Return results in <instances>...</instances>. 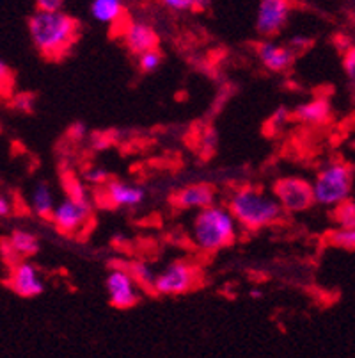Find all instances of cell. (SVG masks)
<instances>
[{"instance_id": "cell-29", "label": "cell", "mask_w": 355, "mask_h": 358, "mask_svg": "<svg viewBox=\"0 0 355 358\" xmlns=\"http://www.w3.org/2000/svg\"><path fill=\"white\" fill-rule=\"evenodd\" d=\"M13 70L9 64L0 57V95H9L13 90Z\"/></svg>"}, {"instance_id": "cell-27", "label": "cell", "mask_w": 355, "mask_h": 358, "mask_svg": "<svg viewBox=\"0 0 355 358\" xmlns=\"http://www.w3.org/2000/svg\"><path fill=\"white\" fill-rule=\"evenodd\" d=\"M219 146V134L215 129H206L199 138V152L204 157H210Z\"/></svg>"}, {"instance_id": "cell-6", "label": "cell", "mask_w": 355, "mask_h": 358, "mask_svg": "<svg viewBox=\"0 0 355 358\" xmlns=\"http://www.w3.org/2000/svg\"><path fill=\"white\" fill-rule=\"evenodd\" d=\"M272 194L278 198L285 213L288 214L305 213L315 203L312 184L301 177L278 178L272 185Z\"/></svg>"}, {"instance_id": "cell-14", "label": "cell", "mask_w": 355, "mask_h": 358, "mask_svg": "<svg viewBox=\"0 0 355 358\" xmlns=\"http://www.w3.org/2000/svg\"><path fill=\"white\" fill-rule=\"evenodd\" d=\"M215 198L217 194H215L213 187L210 184L199 182V184H190L178 191L174 196V203L178 209L201 210L213 205Z\"/></svg>"}, {"instance_id": "cell-12", "label": "cell", "mask_w": 355, "mask_h": 358, "mask_svg": "<svg viewBox=\"0 0 355 358\" xmlns=\"http://www.w3.org/2000/svg\"><path fill=\"white\" fill-rule=\"evenodd\" d=\"M256 55H258L262 66L272 73H282L295 63V50L289 45L278 43L270 38H265L262 43H258Z\"/></svg>"}, {"instance_id": "cell-33", "label": "cell", "mask_w": 355, "mask_h": 358, "mask_svg": "<svg viewBox=\"0 0 355 358\" xmlns=\"http://www.w3.org/2000/svg\"><path fill=\"white\" fill-rule=\"evenodd\" d=\"M162 6L169 9V11H174V13H183V11H190L188 9L187 0H160Z\"/></svg>"}, {"instance_id": "cell-1", "label": "cell", "mask_w": 355, "mask_h": 358, "mask_svg": "<svg viewBox=\"0 0 355 358\" xmlns=\"http://www.w3.org/2000/svg\"><path fill=\"white\" fill-rule=\"evenodd\" d=\"M82 25L66 11H38L29 18V34L36 50L48 61H61L80 38Z\"/></svg>"}, {"instance_id": "cell-20", "label": "cell", "mask_w": 355, "mask_h": 358, "mask_svg": "<svg viewBox=\"0 0 355 358\" xmlns=\"http://www.w3.org/2000/svg\"><path fill=\"white\" fill-rule=\"evenodd\" d=\"M63 189L68 198H73V200H89V191H87V184L84 182V178H78L71 171L63 173Z\"/></svg>"}, {"instance_id": "cell-34", "label": "cell", "mask_w": 355, "mask_h": 358, "mask_svg": "<svg viewBox=\"0 0 355 358\" xmlns=\"http://www.w3.org/2000/svg\"><path fill=\"white\" fill-rule=\"evenodd\" d=\"M13 210H15V205H13L11 198H8L6 194H0V217L11 216Z\"/></svg>"}, {"instance_id": "cell-15", "label": "cell", "mask_w": 355, "mask_h": 358, "mask_svg": "<svg viewBox=\"0 0 355 358\" xmlns=\"http://www.w3.org/2000/svg\"><path fill=\"white\" fill-rule=\"evenodd\" d=\"M293 118L308 127L327 125L332 118V106L325 96H315L308 102L299 103L293 110Z\"/></svg>"}, {"instance_id": "cell-13", "label": "cell", "mask_w": 355, "mask_h": 358, "mask_svg": "<svg viewBox=\"0 0 355 358\" xmlns=\"http://www.w3.org/2000/svg\"><path fill=\"white\" fill-rule=\"evenodd\" d=\"M121 38L125 47L133 55H141L142 52L158 48V32L146 22H126L121 25Z\"/></svg>"}, {"instance_id": "cell-23", "label": "cell", "mask_w": 355, "mask_h": 358, "mask_svg": "<svg viewBox=\"0 0 355 358\" xmlns=\"http://www.w3.org/2000/svg\"><path fill=\"white\" fill-rule=\"evenodd\" d=\"M328 243L336 248L345 250V252H355V227L354 229H340L332 230L328 234Z\"/></svg>"}, {"instance_id": "cell-5", "label": "cell", "mask_w": 355, "mask_h": 358, "mask_svg": "<svg viewBox=\"0 0 355 358\" xmlns=\"http://www.w3.org/2000/svg\"><path fill=\"white\" fill-rule=\"evenodd\" d=\"M201 282V271L190 260H172L156 275L155 291L162 296L187 294Z\"/></svg>"}, {"instance_id": "cell-18", "label": "cell", "mask_w": 355, "mask_h": 358, "mask_svg": "<svg viewBox=\"0 0 355 358\" xmlns=\"http://www.w3.org/2000/svg\"><path fill=\"white\" fill-rule=\"evenodd\" d=\"M9 244L13 246V250H15L16 257H18L20 260H25L29 259V257H34L36 253L39 252V241L38 237L34 236V234L27 232V230H13L11 236L8 237Z\"/></svg>"}, {"instance_id": "cell-21", "label": "cell", "mask_w": 355, "mask_h": 358, "mask_svg": "<svg viewBox=\"0 0 355 358\" xmlns=\"http://www.w3.org/2000/svg\"><path fill=\"white\" fill-rule=\"evenodd\" d=\"M334 223L340 227V229H354L355 227V198H348L347 201H343L341 205H338L334 213Z\"/></svg>"}, {"instance_id": "cell-9", "label": "cell", "mask_w": 355, "mask_h": 358, "mask_svg": "<svg viewBox=\"0 0 355 358\" xmlns=\"http://www.w3.org/2000/svg\"><path fill=\"white\" fill-rule=\"evenodd\" d=\"M292 0H259L256 11V31L263 38H272L286 27L292 15Z\"/></svg>"}, {"instance_id": "cell-8", "label": "cell", "mask_w": 355, "mask_h": 358, "mask_svg": "<svg viewBox=\"0 0 355 358\" xmlns=\"http://www.w3.org/2000/svg\"><path fill=\"white\" fill-rule=\"evenodd\" d=\"M105 287L109 292V301L114 308L126 310V308L135 307L141 299L142 289L137 285L128 266L110 269L105 280Z\"/></svg>"}, {"instance_id": "cell-10", "label": "cell", "mask_w": 355, "mask_h": 358, "mask_svg": "<svg viewBox=\"0 0 355 358\" xmlns=\"http://www.w3.org/2000/svg\"><path fill=\"white\" fill-rule=\"evenodd\" d=\"M100 196L112 209H135L146 200V189L125 180H109L102 187Z\"/></svg>"}, {"instance_id": "cell-25", "label": "cell", "mask_w": 355, "mask_h": 358, "mask_svg": "<svg viewBox=\"0 0 355 358\" xmlns=\"http://www.w3.org/2000/svg\"><path fill=\"white\" fill-rule=\"evenodd\" d=\"M82 178L87 185L103 187V185L110 180V175L105 168H102V166H91V168H87L86 171H84Z\"/></svg>"}, {"instance_id": "cell-2", "label": "cell", "mask_w": 355, "mask_h": 358, "mask_svg": "<svg viewBox=\"0 0 355 358\" xmlns=\"http://www.w3.org/2000/svg\"><path fill=\"white\" fill-rule=\"evenodd\" d=\"M227 207L239 227L252 232L279 223L286 214L278 198L256 185L236 187L227 198Z\"/></svg>"}, {"instance_id": "cell-35", "label": "cell", "mask_w": 355, "mask_h": 358, "mask_svg": "<svg viewBox=\"0 0 355 358\" xmlns=\"http://www.w3.org/2000/svg\"><path fill=\"white\" fill-rule=\"evenodd\" d=\"M308 45H309V41L305 36H295V38L289 41V47H292L295 52L305 50V48H308Z\"/></svg>"}, {"instance_id": "cell-31", "label": "cell", "mask_w": 355, "mask_h": 358, "mask_svg": "<svg viewBox=\"0 0 355 358\" xmlns=\"http://www.w3.org/2000/svg\"><path fill=\"white\" fill-rule=\"evenodd\" d=\"M86 138H89V130H87V127L82 122H77L73 125H70V129H68V139L70 141L80 143Z\"/></svg>"}, {"instance_id": "cell-28", "label": "cell", "mask_w": 355, "mask_h": 358, "mask_svg": "<svg viewBox=\"0 0 355 358\" xmlns=\"http://www.w3.org/2000/svg\"><path fill=\"white\" fill-rule=\"evenodd\" d=\"M293 113H289V109H286L285 106L278 107V109L273 110V115L269 118V123H266V129L272 130V132H279L286 123L292 120Z\"/></svg>"}, {"instance_id": "cell-7", "label": "cell", "mask_w": 355, "mask_h": 358, "mask_svg": "<svg viewBox=\"0 0 355 358\" xmlns=\"http://www.w3.org/2000/svg\"><path fill=\"white\" fill-rule=\"evenodd\" d=\"M50 220L55 229L66 236L82 232L84 227L93 220V203L91 200H73L66 196L55 205Z\"/></svg>"}, {"instance_id": "cell-22", "label": "cell", "mask_w": 355, "mask_h": 358, "mask_svg": "<svg viewBox=\"0 0 355 358\" xmlns=\"http://www.w3.org/2000/svg\"><path fill=\"white\" fill-rule=\"evenodd\" d=\"M119 139V132L116 130H96L89 134V146L93 152H105L110 146H114Z\"/></svg>"}, {"instance_id": "cell-16", "label": "cell", "mask_w": 355, "mask_h": 358, "mask_svg": "<svg viewBox=\"0 0 355 358\" xmlns=\"http://www.w3.org/2000/svg\"><path fill=\"white\" fill-rule=\"evenodd\" d=\"M91 16L103 25H123L125 4L123 0H91Z\"/></svg>"}, {"instance_id": "cell-17", "label": "cell", "mask_w": 355, "mask_h": 358, "mask_svg": "<svg viewBox=\"0 0 355 358\" xmlns=\"http://www.w3.org/2000/svg\"><path fill=\"white\" fill-rule=\"evenodd\" d=\"M55 198L52 193L50 185L47 182H39L32 189L31 194V209L32 213L38 214L39 217H45V220H50L52 213L55 209Z\"/></svg>"}, {"instance_id": "cell-3", "label": "cell", "mask_w": 355, "mask_h": 358, "mask_svg": "<svg viewBox=\"0 0 355 358\" xmlns=\"http://www.w3.org/2000/svg\"><path fill=\"white\" fill-rule=\"evenodd\" d=\"M239 223L227 205L213 203L197 210L192 223V241L201 252L217 253L236 241Z\"/></svg>"}, {"instance_id": "cell-37", "label": "cell", "mask_w": 355, "mask_h": 358, "mask_svg": "<svg viewBox=\"0 0 355 358\" xmlns=\"http://www.w3.org/2000/svg\"><path fill=\"white\" fill-rule=\"evenodd\" d=\"M262 292H259L258 291V289H254V291H250V298H254V299H259V298H262Z\"/></svg>"}, {"instance_id": "cell-30", "label": "cell", "mask_w": 355, "mask_h": 358, "mask_svg": "<svg viewBox=\"0 0 355 358\" xmlns=\"http://www.w3.org/2000/svg\"><path fill=\"white\" fill-rule=\"evenodd\" d=\"M343 70L345 73H347L348 80L355 86V47H350L347 52H345Z\"/></svg>"}, {"instance_id": "cell-4", "label": "cell", "mask_w": 355, "mask_h": 358, "mask_svg": "<svg viewBox=\"0 0 355 358\" xmlns=\"http://www.w3.org/2000/svg\"><path fill=\"white\" fill-rule=\"evenodd\" d=\"M354 178V166L350 162L341 161V159H332L325 162L315 175V180L311 182L315 203L336 209L338 205L352 198Z\"/></svg>"}, {"instance_id": "cell-36", "label": "cell", "mask_w": 355, "mask_h": 358, "mask_svg": "<svg viewBox=\"0 0 355 358\" xmlns=\"http://www.w3.org/2000/svg\"><path fill=\"white\" fill-rule=\"evenodd\" d=\"M210 2L211 0H187L190 11H203V9H206L210 6Z\"/></svg>"}, {"instance_id": "cell-32", "label": "cell", "mask_w": 355, "mask_h": 358, "mask_svg": "<svg viewBox=\"0 0 355 358\" xmlns=\"http://www.w3.org/2000/svg\"><path fill=\"white\" fill-rule=\"evenodd\" d=\"M64 8V0H36L38 11H61Z\"/></svg>"}, {"instance_id": "cell-26", "label": "cell", "mask_w": 355, "mask_h": 358, "mask_svg": "<svg viewBox=\"0 0 355 358\" xmlns=\"http://www.w3.org/2000/svg\"><path fill=\"white\" fill-rule=\"evenodd\" d=\"M36 95L31 91H22V93H16L11 99L13 109H16L18 113H32L36 107Z\"/></svg>"}, {"instance_id": "cell-19", "label": "cell", "mask_w": 355, "mask_h": 358, "mask_svg": "<svg viewBox=\"0 0 355 358\" xmlns=\"http://www.w3.org/2000/svg\"><path fill=\"white\" fill-rule=\"evenodd\" d=\"M128 269L139 287L144 289V291H155V282L158 273L153 271L151 266H148L146 262H132Z\"/></svg>"}, {"instance_id": "cell-24", "label": "cell", "mask_w": 355, "mask_h": 358, "mask_svg": "<svg viewBox=\"0 0 355 358\" xmlns=\"http://www.w3.org/2000/svg\"><path fill=\"white\" fill-rule=\"evenodd\" d=\"M162 61H164V55L158 48H153V50L142 52L141 55H137V66L142 73H155L162 66Z\"/></svg>"}, {"instance_id": "cell-11", "label": "cell", "mask_w": 355, "mask_h": 358, "mask_svg": "<svg viewBox=\"0 0 355 358\" xmlns=\"http://www.w3.org/2000/svg\"><path fill=\"white\" fill-rule=\"evenodd\" d=\"M9 287L20 298H36L45 292L43 276L32 262L20 260L13 266L11 276H9Z\"/></svg>"}]
</instances>
